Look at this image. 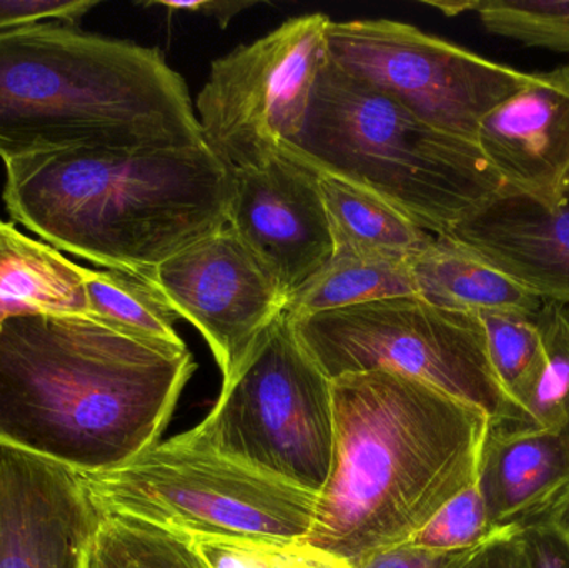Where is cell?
<instances>
[{
  "label": "cell",
  "mask_w": 569,
  "mask_h": 568,
  "mask_svg": "<svg viewBox=\"0 0 569 568\" xmlns=\"http://www.w3.org/2000/svg\"><path fill=\"white\" fill-rule=\"evenodd\" d=\"M189 349L123 336L89 316L0 327V444L99 474L162 440L196 373Z\"/></svg>",
  "instance_id": "6da1fadb"
},
{
  "label": "cell",
  "mask_w": 569,
  "mask_h": 568,
  "mask_svg": "<svg viewBox=\"0 0 569 568\" xmlns=\"http://www.w3.org/2000/svg\"><path fill=\"white\" fill-rule=\"evenodd\" d=\"M331 402L333 457L308 546L358 566L410 542L477 482L481 410L387 370L337 377Z\"/></svg>",
  "instance_id": "7a4b0ae2"
},
{
  "label": "cell",
  "mask_w": 569,
  "mask_h": 568,
  "mask_svg": "<svg viewBox=\"0 0 569 568\" xmlns=\"http://www.w3.org/2000/svg\"><path fill=\"white\" fill-rule=\"evenodd\" d=\"M232 169L210 147L70 149L6 163L2 199L46 243L149 277L229 223Z\"/></svg>",
  "instance_id": "3957f363"
},
{
  "label": "cell",
  "mask_w": 569,
  "mask_h": 568,
  "mask_svg": "<svg viewBox=\"0 0 569 568\" xmlns=\"http://www.w3.org/2000/svg\"><path fill=\"white\" fill-rule=\"evenodd\" d=\"M186 80L150 47L62 22L0 32V159L203 143Z\"/></svg>",
  "instance_id": "277c9868"
},
{
  "label": "cell",
  "mask_w": 569,
  "mask_h": 568,
  "mask_svg": "<svg viewBox=\"0 0 569 568\" xmlns=\"http://www.w3.org/2000/svg\"><path fill=\"white\" fill-rule=\"evenodd\" d=\"M283 152L373 193L433 236L453 232L503 193L478 143L430 126L330 59L303 130Z\"/></svg>",
  "instance_id": "5b68a950"
},
{
  "label": "cell",
  "mask_w": 569,
  "mask_h": 568,
  "mask_svg": "<svg viewBox=\"0 0 569 568\" xmlns=\"http://www.w3.org/2000/svg\"><path fill=\"white\" fill-rule=\"evenodd\" d=\"M83 484L100 512L186 536H226L293 546L310 532L318 496L210 449L187 432L153 444Z\"/></svg>",
  "instance_id": "8992f818"
},
{
  "label": "cell",
  "mask_w": 569,
  "mask_h": 568,
  "mask_svg": "<svg viewBox=\"0 0 569 568\" xmlns=\"http://www.w3.org/2000/svg\"><path fill=\"white\" fill-rule=\"evenodd\" d=\"M290 320L298 342L330 380L373 370L401 373L481 410L493 429L527 426L495 373L478 313L405 296Z\"/></svg>",
  "instance_id": "52a82bcc"
},
{
  "label": "cell",
  "mask_w": 569,
  "mask_h": 568,
  "mask_svg": "<svg viewBox=\"0 0 569 568\" xmlns=\"http://www.w3.org/2000/svg\"><path fill=\"white\" fill-rule=\"evenodd\" d=\"M190 434L223 456L320 496L333 457L331 380L298 342L287 313L260 333Z\"/></svg>",
  "instance_id": "ba28073f"
},
{
  "label": "cell",
  "mask_w": 569,
  "mask_h": 568,
  "mask_svg": "<svg viewBox=\"0 0 569 568\" xmlns=\"http://www.w3.org/2000/svg\"><path fill=\"white\" fill-rule=\"evenodd\" d=\"M325 13L293 17L212 63L196 102L203 139L230 169L262 166L303 130L328 62Z\"/></svg>",
  "instance_id": "9c48e42d"
},
{
  "label": "cell",
  "mask_w": 569,
  "mask_h": 568,
  "mask_svg": "<svg viewBox=\"0 0 569 568\" xmlns=\"http://www.w3.org/2000/svg\"><path fill=\"white\" fill-rule=\"evenodd\" d=\"M327 46L328 59L348 76L475 143L481 120L530 79V72L397 20L330 22Z\"/></svg>",
  "instance_id": "30bf717a"
},
{
  "label": "cell",
  "mask_w": 569,
  "mask_h": 568,
  "mask_svg": "<svg viewBox=\"0 0 569 568\" xmlns=\"http://www.w3.org/2000/svg\"><path fill=\"white\" fill-rule=\"evenodd\" d=\"M143 280L177 317L202 333L223 379L236 372L288 302L272 273L229 223L170 257Z\"/></svg>",
  "instance_id": "8fae6325"
},
{
  "label": "cell",
  "mask_w": 569,
  "mask_h": 568,
  "mask_svg": "<svg viewBox=\"0 0 569 568\" xmlns=\"http://www.w3.org/2000/svg\"><path fill=\"white\" fill-rule=\"evenodd\" d=\"M229 226L287 300L333 257L320 173L283 150L262 166L232 169Z\"/></svg>",
  "instance_id": "7c38bea8"
},
{
  "label": "cell",
  "mask_w": 569,
  "mask_h": 568,
  "mask_svg": "<svg viewBox=\"0 0 569 568\" xmlns=\"http://www.w3.org/2000/svg\"><path fill=\"white\" fill-rule=\"evenodd\" d=\"M99 519L80 474L0 444V568H83Z\"/></svg>",
  "instance_id": "4fadbf2b"
},
{
  "label": "cell",
  "mask_w": 569,
  "mask_h": 568,
  "mask_svg": "<svg viewBox=\"0 0 569 568\" xmlns=\"http://www.w3.org/2000/svg\"><path fill=\"white\" fill-rule=\"evenodd\" d=\"M478 147L503 193L558 206L569 196V63L530 72L483 120Z\"/></svg>",
  "instance_id": "5bb4252c"
},
{
  "label": "cell",
  "mask_w": 569,
  "mask_h": 568,
  "mask_svg": "<svg viewBox=\"0 0 569 568\" xmlns=\"http://www.w3.org/2000/svg\"><path fill=\"white\" fill-rule=\"evenodd\" d=\"M448 237L540 299L569 306V196L545 206L500 193Z\"/></svg>",
  "instance_id": "9a60e30c"
},
{
  "label": "cell",
  "mask_w": 569,
  "mask_h": 568,
  "mask_svg": "<svg viewBox=\"0 0 569 568\" xmlns=\"http://www.w3.org/2000/svg\"><path fill=\"white\" fill-rule=\"evenodd\" d=\"M477 486L495 529L538 519L569 486V432L490 427L481 447Z\"/></svg>",
  "instance_id": "2e32d148"
},
{
  "label": "cell",
  "mask_w": 569,
  "mask_h": 568,
  "mask_svg": "<svg viewBox=\"0 0 569 568\" xmlns=\"http://www.w3.org/2000/svg\"><path fill=\"white\" fill-rule=\"evenodd\" d=\"M22 316H89L86 267L0 220V327Z\"/></svg>",
  "instance_id": "e0dca14e"
},
{
  "label": "cell",
  "mask_w": 569,
  "mask_h": 568,
  "mask_svg": "<svg viewBox=\"0 0 569 568\" xmlns=\"http://www.w3.org/2000/svg\"><path fill=\"white\" fill-rule=\"evenodd\" d=\"M408 266L415 293L441 309L535 317L543 307V299L498 272L448 236H435L430 246L408 260Z\"/></svg>",
  "instance_id": "ac0fdd59"
},
{
  "label": "cell",
  "mask_w": 569,
  "mask_h": 568,
  "mask_svg": "<svg viewBox=\"0 0 569 568\" xmlns=\"http://www.w3.org/2000/svg\"><path fill=\"white\" fill-rule=\"evenodd\" d=\"M320 190L333 236L335 252L410 260L430 246L433 233L373 193L320 173Z\"/></svg>",
  "instance_id": "d6986e66"
},
{
  "label": "cell",
  "mask_w": 569,
  "mask_h": 568,
  "mask_svg": "<svg viewBox=\"0 0 569 568\" xmlns=\"http://www.w3.org/2000/svg\"><path fill=\"white\" fill-rule=\"evenodd\" d=\"M405 296H417L407 260L333 252V257L288 299L284 313L290 319H300Z\"/></svg>",
  "instance_id": "ffe728a7"
},
{
  "label": "cell",
  "mask_w": 569,
  "mask_h": 568,
  "mask_svg": "<svg viewBox=\"0 0 569 568\" xmlns=\"http://www.w3.org/2000/svg\"><path fill=\"white\" fill-rule=\"evenodd\" d=\"M86 287L92 319L152 346L187 349L176 330V313L142 277L86 269Z\"/></svg>",
  "instance_id": "44dd1931"
},
{
  "label": "cell",
  "mask_w": 569,
  "mask_h": 568,
  "mask_svg": "<svg viewBox=\"0 0 569 568\" xmlns=\"http://www.w3.org/2000/svg\"><path fill=\"white\" fill-rule=\"evenodd\" d=\"M83 568H209L189 536L133 519L100 512Z\"/></svg>",
  "instance_id": "7402d4cb"
},
{
  "label": "cell",
  "mask_w": 569,
  "mask_h": 568,
  "mask_svg": "<svg viewBox=\"0 0 569 568\" xmlns=\"http://www.w3.org/2000/svg\"><path fill=\"white\" fill-rule=\"evenodd\" d=\"M445 16L477 13L495 36L569 56V0H471L423 2Z\"/></svg>",
  "instance_id": "603a6c76"
},
{
  "label": "cell",
  "mask_w": 569,
  "mask_h": 568,
  "mask_svg": "<svg viewBox=\"0 0 569 568\" xmlns=\"http://www.w3.org/2000/svg\"><path fill=\"white\" fill-rule=\"evenodd\" d=\"M478 316L487 333L488 356L495 373L508 399L525 417V407L545 370L540 329L533 317L503 312H481Z\"/></svg>",
  "instance_id": "cb8c5ba5"
},
{
  "label": "cell",
  "mask_w": 569,
  "mask_h": 568,
  "mask_svg": "<svg viewBox=\"0 0 569 568\" xmlns=\"http://www.w3.org/2000/svg\"><path fill=\"white\" fill-rule=\"evenodd\" d=\"M533 319L543 337L545 370L525 417L530 427L569 432V306L545 300Z\"/></svg>",
  "instance_id": "d4e9b609"
},
{
  "label": "cell",
  "mask_w": 569,
  "mask_h": 568,
  "mask_svg": "<svg viewBox=\"0 0 569 568\" xmlns=\"http://www.w3.org/2000/svg\"><path fill=\"white\" fill-rule=\"evenodd\" d=\"M498 532L475 482L445 504L408 544L420 549L453 552L477 549Z\"/></svg>",
  "instance_id": "484cf974"
},
{
  "label": "cell",
  "mask_w": 569,
  "mask_h": 568,
  "mask_svg": "<svg viewBox=\"0 0 569 568\" xmlns=\"http://www.w3.org/2000/svg\"><path fill=\"white\" fill-rule=\"evenodd\" d=\"M209 568H280L291 546L226 536H189Z\"/></svg>",
  "instance_id": "4316f807"
},
{
  "label": "cell",
  "mask_w": 569,
  "mask_h": 568,
  "mask_svg": "<svg viewBox=\"0 0 569 568\" xmlns=\"http://www.w3.org/2000/svg\"><path fill=\"white\" fill-rule=\"evenodd\" d=\"M97 6V0H0V32L46 22L77 26Z\"/></svg>",
  "instance_id": "83f0119b"
},
{
  "label": "cell",
  "mask_w": 569,
  "mask_h": 568,
  "mask_svg": "<svg viewBox=\"0 0 569 568\" xmlns=\"http://www.w3.org/2000/svg\"><path fill=\"white\" fill-rule=\"evenodd\" d=\"M518 532L530 568H569L567 540L548 520H531Z\"/></svg>",
  "instance_id": "f1b7e54d"
},
{
  "label": "cell",
  "mask_w": 569,
  "mask_h": 568,
  "mask_svg": "<svg viewBox=\"0 0 569 568\" xmlns=\"http://www.w3.org/2000/svg\"><path fill=\"white\" fill-rule=\"evenodd\" d=\"M478 549V547H477ZM477 549L438 552L405 544L370 557L355 568H460Z\"/></svg>",
  "instance_id": "f546056e"
},
{
  "label": "cell",
  "mask_w": 569,
  "mask_h": 568,
  "mask_svg": "<svg viewBox=\"0 0 569 568\" xmlns=\"http://www.w3.org/2000/svg\"><path fill=\"white\" fill-rule=\"evenodd\" d=\"M460 568H530L518 527L501 529L478 547Z\"/></svg>",
  "instance_id": "4dcf8cb0"
},
{
  "label": "cell",
  "mask_w": 569,
  "mask_h": 568,
  "mask_svg": "<svg viewBox=\"0 0 569 568\" xmlns=\"http://www.w3.org/2000/svg\"><path fill=\"white\" fill-rule=\"evenodd\" d=\"M146 6H159L163 9L172 10V12H187L200 13V16L212 17L213 20L220 23L222 29H226L233 17L239 16L250 7L257 6V2H240V0H192V2H169V0H157V2H149Z\"/></svg>",
  "instance_id": "1f68e13d"
},
{
  "label": "cell",
  "mask_w": 569,
  "mask_h": 568,
  "mask_svg": "<svg viewBox=\"0 0 569 568\" xmlns=\"http://www.w3.org/2000/svg\"><path fill=\"white\" fill-rule=\"evenodd\" d=\"M280 568H355L348 560L333 554L325 552L305 542L293 544L288 549Z\"/></svg>",
  "instance_id": "d6a6232c"
},
{
  "label": "cell",
  "mask_w": 569,
  "mask_h": 568,
  "mask_svg": "<svg viewBox=\"0 0 569 568\" xmlns=\"http://www.w3.org/2000/svg\"><path fill=\"white\" fill-rule=\"evenodd\" d=\"M538 519L548 520L563 536L569 546V486Z\"/></svg>",
  "instance_id": "836d02e7"
}]
</instances>
